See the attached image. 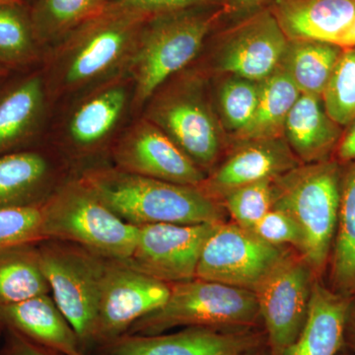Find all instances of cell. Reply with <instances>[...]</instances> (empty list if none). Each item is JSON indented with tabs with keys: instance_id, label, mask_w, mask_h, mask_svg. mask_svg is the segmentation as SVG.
Instances as JSON below:
<instances>
[{
	"instance_id": "1",
	"label": "cell",
	"mask_w": 355,
	"mask_h": 355,
	"mask_svg": "<svg viewBox=\"0 0 355 355\" xmlns=\"http://www.w3.org/2000/svg\"><path fill=\"white\" fill-rule=\"evenodd\" d=\"M146 21L104 10L46 51L41 69L51 101L127 71Z\"/></svg>"
},
{
	"instance_id": "2",
	"label": "cell",
	"mask_w": 355,
	"mask_h": 355,
	"mask_svg": "<svg viewBox=\"0 0 355 355\" xmlns=\"http://www.w3.org/2000/svg\"><path fill=\"white\" fill-rule=\"evenodd\" d=\"M104 205L128 223L202 224L226 221V210L198 187L184 186L121 171L93 168L80 178Z\"/></svg>"
},
{
	"instance_id": "3",
	"label": "cell",
	"mask_w": 355,
	"mask_h": 355,
	"mask_svg": "<svg viewBox=\"0 0 355 355\" xmlns=\"http://www.w3.org/2000/svg\"><path fill=\"white\" fill-rule=\"evenodd\" d=\"M343 168L336 160L301 163L275 180L272 209L284 210L302 231L301 256L318 277L330 261L340 207Z\"/></svg>"
},
{
	"instance_id": "4",
	"label": "cell",
	"mask_w": 355,
	"mask_h": 355,
	"mask_svg": "<svg viewBox=\"0 0 355 355\" xmlns=\"http://www.w3.org/2000/svg\"><path fill=\"white\" fill-rule=\"evenodd\" d=\"M216 14L197 8L156 16L144 23L128 62L133 85L132 110L197 57Z\"/></svg>"
},
{
	"instance_id": "5",
	"label": "cell",
	"mask_w": 355,
	"mask_h": 355,
	"mask_svg": "<svg viewBox=\"0 0 355 355\" xmlns=\"http://www.w3.org/2000/svg\"><path fill=\"white\" fill-rule=\"evenodd\" d=\"M44 240L85 248L108 260L127 261L139 236V226L116 216L81 179L70 181L42 202Z\"/></svg>"
},
{
	"instance_id": "6",
	"label": "cell",
	"mask_w": 355,
	"mask_h": 355,
	"mask_svg": "<svg viewBox=\"0 0 355 355\" xmlns=\"http://www.w3.org/2000/svg\"><path fill=\"white\" fill-rule=\"evenodd\" d=\"M263 327L254 292L195 277L170 284L169 297L127 334L159 335L178 327L244 330Z\"/></svg>"
},
{
	"instance_id": "7",
	"label": "cell",
	"mask_w": 355,
	"mask_h": 355,
	"mask_svg": "<svg viewBox=\"0 0 355 355\" xmlns=\"http://www.w3.org/2000/svg\"><path fill=\"white\" fill-rule=\"evenodd\" d=\"M144 116L157 125L203 172L220 154V125L197 74L166 81L144 105Z\"/></svg>"
},
{
	"instance_id": "8",
	"label": "cell",
	"mask_w": 355,
	"mask_h": 355,
	"mask_svg": "<svg viewBox=\"0 0 355 355\" xmlns=\"http://www.w3.org/2000/svg\"><path fill=\"white\" fill-rule=\"evenodd\" d=\"M40 261L53 300L76 331L83 354L92 349L100 288L108 259L58 240L38 243Z\"/></svg>"
},
{
	"instance_id": "9",
	"label": "cell",
	"mask_w": 355,
	"mask_h": 355,
	"mask_svg": "<svg viewBox=\"0 0 355 355\" xmlns=\"http://www.w3.org/2000/svg\"><path fill=\"white\" fill-rule=\"evenodd\" d=\"M291 253L235 222H220L205 242L196 277L256 292Z\"/></svg>"
},
{
	"instance_id": "10",
	"label": "cell",
	"mask_w": 355,
	"mask_h": 355,
	"mask_svg": "<svg viewBox=\"0 0 355 355\" xmlns=\"http://www.w3.org/2000/svg\"><path fill=\"white\" fill-rule=\"evenodd\" d=\"M318 279L300 254L291 253L254 292L268 355L284 354L300 334Z\"/></svg>"
},
{
	"instance_id": "11",
	"label": "cell",
	"mask_w": 355,
	"mask_h": 355,
	"mask_svg": "<svg viewBox=\"0 0 355 355\" xmlns=\"http://www.w3.org/2000/svg\"><path fill=\"white\" fill-rule=\"evenodd\" d=\"M169 294L170 284L125 261L107 260L91 349L127 334L135 322L164 304Z\"/></svg>"
},
{
	"instance_id": "12",
	"label": "cell",
	"mask_w": 355,
	"mask_h": 355,
	"mask_svg": "<svg viewBox=\"0 0 355 355\" xmlns=\"http://www.w3.org/2000/svg\"><path fill=\"white\" fill-rule=\"evenodd\" d=\"M218 223H157L139 226L125 263L167 284L195 279L207 238Z\"/></svg>"
},
{
	"instance_id": "13",
	"label": "cell",
	"mask_w": 355,
	"mask_h": 355,
	"mask_svg": "<svg viewBox=\"0 0 355 355\" xmlns=\"http://www.w3.org/2000/svg\"><path fill=\"white\" fill-rule=\"evenodd\" d=\"M114 167L168 183L198 187L205 172L157 125L144 116L120 133L113 146Z\"/></svg>"
},
{
	"instance_id": "14",
	"label": "cell",
	"mask_w": 355,
	"mask_h": 355,
	"mask_svg": "<svg viewBox=\"0 0 355 355\" xmlns=\"http://www.w3.org/2000/svg\"><path fill=\"white\" fill-rule=\"evenodd\" d=\"M266 347L265 330L188 327L172 334H125L95 347V355H240Z\"/></svg>"
},
{
	"instance_id": "15",
	"label": "cell",
	"mask_w": 355,
	"mask_h": 355,
	"mask_svg": "<svg viewBox=\"0 0 355 355\" xmlns=\"http://www.w3.org/2000/svg\"><path fill=\"white\" fill-rule=\"evenodd\" d=\"M133 107L127 71L79 93L64 121L65 141L76 153H93L118 135Z\"/></svg>"
},
{
	"instance_id": "16",
	"label": "cell",
	"mask_w": 355,
	"mask_h": 355,
	"mask_svg": "<svg viewBox=\"0 0 355 355\" xmlns=\"http://www.w3.org/2000/svg\"><path fill=\"white\" fill-rule=\"evenodd\" d=\"M289 39L270 8L261 9L236 26L217 51L222 72L261 83L282 64Z\"/></svg>"
},
{
	"instance_id": "17",
	"label": "cell",
	"mask_w": 355,
	"mask_h": 355,
	"mask_svg": "<svg viewBox=\"0 0 355 355\" xmlns=\"http://www.w3.org/2000/svg\"><path fill=\"white\" fill-rule=\"evenodd\" d=\"M50 102L41 67L14 72L0 83V156L34 146Z\"/></svg>"
},
{
	"instance_id": "18",
	"label": "cell",
	"mask_w": 355,
	"mask_h": 355,
	"mask_svg": "<svg viewBox=\"0 0 355 355\" xmlns=\"http://www.w3.org/2000/svg\"><path fill=\"white\" fill-rule=\"evenodd\" d=\"M284 137L243 140L198 188L220 202L224 196L246 184L275 179L300 165Z\"/></svg>"
},
{
	"instance_id": "19",
	"label": "cell",
	"mask_w": 355,
	"mask_h": 355,
	"mask_svg": "<svg viewBox=\"0 0 355 355\" xmlns=\"http://www.w3.org/2000/svg\"><path fill=\"white\" fill-rule=\"evenodd\" d=\"M270 9L289 40L355 46V0H275Z\"/></svg>"
},
{
	"instance_id": "20",
	"label": "cell",
	"mask_w": 355,
	"mask_h": 355,
	"mask_svg": "<svg viewBox=\"0 0 355 355\" xmlns=\"http://www.w3.org/2000/svg\"><path fill=\"white\" fill-rule=\"evenodd\" d=\"M4 328L57 355L81 354L76 331L49 294L0 307Z\"/></svg>"
},
{
	"instance_id": "21",
	"label": "cell",
	"mask_w": 355,
	"mask_h": 355,
	"mask_svg": "<svg viewBox=\"0 0 355 355\" xmlns=\"http://www.w3.org/2000/svg\"><path fill=\"white\" fill-rule=\"evenodd\" d=\"M350 296L324 286H313L304 326L282 355H338L345 349V331Z\"/></svg>"
},
{
	"instance_id": "22",
	"label": "cell",
	"mask_w": 355,
	"mask_h": 355,
	"mask_svg": "<svg viewBox=\"0 0 355 355\" xmlns=\"http://www.w3.org/2000/svg\"><path fill=\"white\" fill-rule=\"evenodd\" d=\"M342 128L327 114L321 97L301 94L287 116L284 137L298 160L309 164L328 160Z\"/></svg>"
},
{
	"instance_id": "23",
	"label": "cell",
	"mask_w": 355,
	"mask_h": 355,
	"mask_svg": "<svg viewBox=\"0 0 355 355\" xmlns=\"http://www.w3.org/2000/svg\"><path fill=\"white\" fill-rule=\"evenodd\" d=\"M51 166L35 146L0 156V209L31 207L48 198Z\"/></svg>"
},
{
	"instance_id": "24",
	"label": "cell",
	"mask_w": 355,
	"mask_h": 355,
	"mask_svg": "<svg viewBox=\"0 0 355 355\" xmlns=\"http://www.w3.org/2000/svg\"><path fill=\"white\" fill-rule=\"evenodd\" d=\"M46 50L35 33L30 4H0V65L10 72L38 69Z\"/></svg>"
},
{
	"instance_id": "25",
	"label": "cell",
	"mask_w": 355,
	"mask_h": 355,
	"mask_svg": "<svg viewBox=\"0 0 355 355\" xmlns=\"http://www.w3.org/2000/svg\"><path fill=\"white\" fill-rule=\"evenodd\" d=\"M345 165L340 182L338 223L329 263L333 291L350 296L355 292V161Z\"/></svg>"
},
{
	"instance_id": "26",
	"label": "cell",
	"mask_w": 355,
	"mask_h": 355,
	"mask_svg": "<svg viewBox=\"0 0 355 355\" xmlns=\"http://www.w3.org/2000/svg\"><path fill=\"white\" fill-rule=\"evenodd\" d=\"M343 48L312 40H289L280 69L301 94L323 96Z\"/></svg>"
},
{
	"instance_id": "27",
	"label": "cell",
	"mask_w": 355,
	"mask_h": 355,
	"mask_svg": "<svg viewBox=\"0 0 355 355\" xmlns=\"http://www.w3.org/2000/svg\"><path fill=\"white\" fill-rule=\"evenodd\" d=\"M38 243H24L0 249V307L49 294Z\"/></svg>"
},
{
	"instance_id": "28",
	"label": "cell",
	"mask_w": 355,
	"mask_h": 355,
	"mask_svg": "<svg viewBox=\"0 0 355 355\" xmlns=\"http://www.w3.org/2000/svg\"><path fill=\"white\" fill-rule=\"evenodd\" d=\"M301 93L282 69L260 83L258 106L251 123L239 135L240 141L284 137L289 112Z\"/></svg>"
},
{
	"instance_id": "29",
	"label": "cell",
	"mask_w": 355,
	"mask_h": 355,
	"mask_svg": "<svg viewBox=\"0 0 355 355\" xmlns=\"http://www.w3.org/2000/svg\"><path fill=\"white\" fill-rule=\"evenodd\" d=\"M110 0H36L30 6L33 27L40 44H57L79 26L101 14Z\"/></svg>"
},
{
	"instance_id": "30",
	"label": "cell",
	"mask_w": 355,
	"mask_h": 355,
	"mask_svg": "<svg viewBox=\"0 0 355 355\" xmlns=\"http://www.w3.org/2000/svg\"><path fill=\"white\" fill-rule=\"evenodd\" d=\"M322 100L327 114L340 127L355 118V46L343 49Z\"/></svg>"
},
{
	"instance_id": "31",
	"label": "cell",
	"mask_w": 355,
	"mask_h": 355,
	"mask_svg": "<svg viewBox=\"0 0 355 355\" xmlns=\"http://www.w3.org/2000/svg\"><path fill=\"white\" fill-rule=\"evenodd\" d=\"M260 95V83L231 76L218 93L219 111L225 128L239 137L253 119Z\"/></svg>"
},
{
	"instance_id": "32",
	"label": "cell",
	"mask_w": 355,
	"mask_h": 355,
	"mask_svg": "<svg viewBox=\"0 0 355 355\" xmlns=\"http://www.w3.org/2000/svg\"><path fill=\"white\" fill-rule=\"evenodd\" d=\"M275 180H265L231 191L220 200L222 207L233 222L251 230L275 205Z\"/></svg>"
},
{
	"instance_id": "33",
	"label": "cell",
	"mask_w": 355,
	"mask_h": 355,
	"mask_svg": "<svg viewBox=\"0 0 355 355\" xmlns=\"http://www.w3.org/2000/svg\"><path fill=\"white\" fill-rule=\"evenodd\" d=\"M43 240L42 203L0 209V249Z\"/></svg>"
},
{
	"instance_id": "34",
	"label": "cell",
	"mask_w": 355,
	"mask_h": 355,
	"mask_svg": "<svg viewBox=\"0 0 355 355\" xmlns=\"http://www.w3.org/2000/svg\"><path fill=\"white\" fill-rule=\"evenodd\" d=\"M254 234L277 247L291 246L301 254L304 245L298 224L284 210L272 209L253 228Z\"/></svg>"
},
{
	"instance_id": "35",
	"label": "cell",
	"mask_w": 355,
	"mask_h": 355,
	"mask_svg": "<svg viewBox=\"0 0 355 355\" xmlns=\"http://www.w3.org/2000/svg\"><path fill=\"white\" fill-rule=\"evenodd\" d=\"M209 0H110L105 10L149 20L156 16L197 8Z\"/></svg>"
},
{
	"instance_id": "36",
	"label": "cell",
	"mask_w": 355,
	"mask_h": 355,
	"mask_svg": "<svg viewBox=\"0 0 355 355\" xmlns=\"http://www.w3.org/2000/svg\"><path fill=\"white\" fill-rule=\"evenodd\" d=\"M4 334L6 340L0 349V355H57L36 343L30 342L24 336L10 329H6Z\"/></svg>"
},
{
	"instance_id": "37",
	"label": "cell",
	"mask_w": 355,
	"mask_h": 355,
	"mask_svg": "<svg viewBox=\"0 0 355 355\" xmlns=\"http://www.w3.org/2000/svg\"><path fill=\"white\" fill-rule=\"evenodd\" d=\"M336 159L340 165L349 164L355 161V118L343 132L340 141L336 147Z\"/></svg>"
},
{
	"instance_id": "38",
	"label": "cell",
	"mask_w": 355,
	"mask_h": 355,
	"mask_svg": "<svg viewBox=\"0 0 355 355\" xmlns=\"http://www.w3.org/2000/svg\"><path fill=\"white\" fill-rule=\"evenodd\" d=\"M345 347L355 354V292L350 295L349 313L345 323Z\"/></svg>"
},
{
	"instance_id": "39",
	"label": "cell",
	"mask_w": 355,
	"mask_h": 355,
	"mask_svg": "<svg viewBox=\"0 0 355 355\" xmlns=\"http://www.w3.org/2000/svg\"><path fill=\"white\" fill-rule=\"evenodd\" d=\"M268 0H228L226 10L231 14L249 13L258 10Z\"/></svg>"
},
{
	"instance_id": "40",
	"label": "cell",
	"mask_w": 355,
	"mask_h": 355,
	"mask_svg": "<svg viewBox=\"0 0 355 355\" xmlns=\"http://www.w3.org/2000/svg\"><path fill=\"white\" fill-rule=\"evenodd\" d=\"M240 355H268V347H260V349L251 350V352H245V354Z\"/></svg>"
},
{
	"instance_id": "41",
	"label": "cell",
	"mask_w": 355,
	"mask_h": 355,
	"mask_svg": "<svg viewBox=\"0 0 355 355\" xmlns=\"http://www.w3.org/2000/svg\"><path fill=\"white\" fill-rule=\"evenodd\" d=\"M11 73H13V72L9 71V70L4 69L2 65H0V83H1L3 79H6L7 76H10Z\"/></svg>"
},
{
	"instance_id": "42",
	"label": "cell",
	"mask_w": 355,
	"mask_h": 355,
	"mask_svg": "<svg viewBox=\"0 0 355 355\" xmlns=\"http://www.w3.org/2000/svg\"><path fill=\"white\" fill-rule=\"evenodd\" d=\"M12 2H25V0H0V4L12 3Z\"/></svg>"
},
{
	"instance_id": "43",
	"label": "cell",
	"mask_w": 355,
	"mask_h": 355,
	"mask_svg": "<svg viewBox=\"0 0 355 355\" xmlns=\"http://www.w3.org/2000/svg\"><path fill=\"white\" fill-rule=\"evenodd\" d=\"M4 331H6V328H4L3 324H2L1 320H0V336L4 334Z\"/></svg>"
},
{
	"instance_id": "44",
	"label": "cell",
	"mask_w": 355,
	"mask_h": 355,
	"mask_svg": "<svg viewBox=\"0 0 355 355\" xmlns=\"http://www.w3.org/2000/svg\"><path fill=\"white\" fill-rule=\"evenodd\" d=\"M338 355H350V354L345 349H343L342 352H340V354H338Z\"/></svg>"
},
{
	"instance_id": "45",
	"label": "cell",
	"mask_w": 355,
	"mask_h": 355,
	"mask_svg": "<svg viewBox=\"0 0 355 355\" xmlns=\"http://www.w3.org/2000/svg\"><path fill=\"white\" fill-rule=\"evenodd\" d=\"M36 1V0H25V2H27L28 4H30V6H31V4L34 3V2Z\"/></svg>"
},
{
	"instance_id": "46",
	"label": "cell",
	"mask_w": 355,
	"mask_h": 355,
	"mask_svg": "<svg viewBox=\"0 0 355 355\" xmlns=\"http://www.w3.org/2000/svg\"><path fill=\"white\" fill-rule=\"evenodd\" d=\"M77 355H87V354H83V352H81V354H77Z\"/></svg>"
}]
</instances>
